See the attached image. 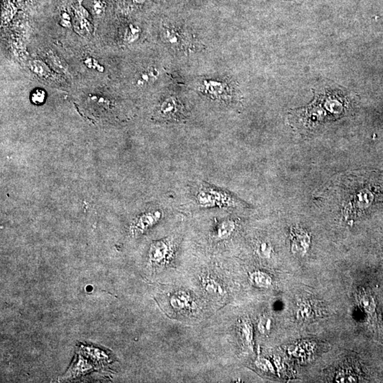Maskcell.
<instances>
[{
	"instance_id": "18",
	"label": "cell",
	"mask_w": 383,
	"mask_h": 383,
	"mask_svg": "<svg viewBox=\"0 0 383 383\" xmlns=\"http://www.w3.org/2000/svg\"><path fill=\"white\" fill-rule=\"evenodd\" d=\"M259 253L262 255V256L268 257L271 253V250H270L269 246L266 243H262L260 244L258 247Z\"/></svg>"
},
{
	"instance_id": "1",
	"label": "cell",
	"mask_w": 383,
	"mask_h": 383,
	"mask_svg": "<svg viewBox=\"0 0 383 383\" xmlns=\"http://www.w3.org/2000/svg\"><path fill=\"white\" fill-rule=\"evenodd\" d=\"M195 200L202 208H230L242 206V202L232 195L209 184H202L199 187Z\"/></svg>"
},
{
	"instance_id": "8",
	"label": "cell",
	"mask_w": 383,
	"mask_h": 383,
	"mask_svg": "<svg viewBox=\"0 0 383 383\" xmlns=\"http://www.w3.org/2000/svg\"><path fill=\"white\" fill-rule=\"evenodd\" d=\"M202 286L204 291L207 292L211 296L214 297H224L226 294L222 284L216 280V279L207 276L202 280Z\"/></svg>"
},
{
	"instance_id": "16",
	"label": "cell",
	"mask_w": 383,
	"mask_h": 383,
	"mask_svg": "<svg viewBox=\"0 0 383 383\" xmlns=\"http://www.w3.org/2000/svg\"><path fill=\"white\" fill-rule=\"evenodd\" d=\"M272 321L271 317L264 316L260 319L258 324L259 331L262 333H266L270 331L271 328Z\"/></svg>"
},
{
	"instance_id": "14",
	"label": "cell",
	"mask_w": 383,
	"mask_h": 383,
	"mask_svg": "<svg viewBox=\"0 0 383 383\" xmlns=\"http://www.w3.org/2000/svg\"><path fill=\"white\" fill-rule=\"evenodd\" d=\"M139 29L136 28V27L133 25L129 26V28L127 29V32L125 33V41L128 43H133L139 36Z\"/></svg>"
},
{
	"instance_id": "9",
	"label": "cell",
	"mask_w": 383,
	"mask_h": 383,
	"mask_svg": "<svg viewBox=\"0 0 383 383\" xmlns=\"http://www.w3.org/2000/svg\"><path fill=\"white\" fill-rule=\"evenodd\" d=\"M236 222L232 220H225L221 222L215 231L217 240H225L229 238L236 229Z\"/></svg>"
},
{
	"instance_id": "20",
	"label": "cell",
	"mask_w": 383,
	"mask_h": 383,
	"mask_svg": "<svg viewBox=\"0 0 383 383\" xmlns=\"http://www.w3.org/2000/svg\"><path fill=\"white\" fill-rule=\"evenodd\" d=\"M180 1L191 2V1H195V0H180Z\"/></svg>"
},
{
	"instance_id": "12",
	"label": "cell",
	"mask_w": 383,
	"mask_h": 383,
	"mask_svg": "<svg viewBox=\"0 0 383 383\" xmlns=\"http://www.w3.org/2000/svg\"><path fill=\"white\" fill-rule=\"evenodd\" d=\"M241 334H242L243 342L248 346H251L253 340L252 327L251 323L247 319H244L240 324Z\"/></svg>"
},
{
	"instance_id": "5",
	"label": "cell",
	"mask_w": 383,
	"mask_h": 383,
	"mask_svg": "<svg viewBox=\"0 0 383 383\" xmlns=\"http://www.w3.org/2000/svg\"><path fill=\"white\" fill-rule=\"evenodd\" d=\"M161 211L157 210L152 212L147 213L138 217L133 223L131 229L134 235H139L153 227L163 217Z\"/></svg>"
},
{
	"instance_id": "7",
	"label": "cell",
	"mask_w": 383,
	"mask_h": 383,
	"mask_svg": "<svg viewBox=\"0 0 383 383\" xmlns=\"http://www.w3.org/2000/svg\"><path fill=\"white\" fill-rule=\"evenodd\" d=\"M160 70L156 66L151 65L140 70L135 76L134 84L139 88H143L156 83L160 78Z\"/></svg>"
},
{
	"instance_id": "13",
	"label": "cell",
	"mask_w": 383,
	"mask_h": 383,
	"mask_svg": "<svg viewBox=\"0 0 383 383\" xmlns=\"http://www.w3.org/2000/svg\"><path fill=\"white\" fill-rule=\"evenodd\" d=\"M251 281L259 287H268L271 284V279L262 272H255L251 275Z\"/></svg>"
},
{
	"instance_id": "6",
	"label": "cell",
	"mask_w": 383,
	"mask_h": 383,
	"mask_svg": "<svg viewBox=\"0 0 383 383\" xmlns=\"http://www.w3.org/2000/svg\"><path fill=\"white\" fill-rule=\"evenodd\" d=\"M181 112L182 106L175 97L165 98L158 107V114L163 118H178Z\"/></svg>"
},
{
	"instance_id": "15",
	"label": "cell",
	"mask_w": 383,
	"mask_h": 383,
	"mask_svg": "<svg viewBox=\"0 0 383 383\" xmlns=\"http://www.w3.org/2000/svg\"><path fill=\"white\" fill-rule=\"evenodd\" d=\"M31 100L35 105H41L45 102V92L43 89H36L35 90L33 91Z\"/></svg>"
},
{
	"instance_id": "3",
	"label": "cell",
	"mask_w": 383,
	"mask_h": 383,
	"mask_svg": "<svg viewBox=\"0 0 383 383\" xmlns=\"http://www.w3.org/2000/svg\"><path fill=\"white\" fill-rule=\"evenodd\" d=\"M162 39L169 47L176 50H186L193 47L192 39L185 31L171 25H163L161 29Z\"/></svg>"
},
{
	"instance_id": "17",
	"label": "cell",
	"mask_w": 383,
	"mask_h": 383,
	"mask_svg": "<svg viewBox=\"0 0 383 383\" xmlns=\"http://www.w3.org/2000/svg\"><path fill=\"white\" fill-rule=\"evenodd\" d=\"M105 0H92L93 12L96 15H102L105 10Z\"/></svg>"
},
{
	"instance_id": "2",
	"label": "cell",
	"mask_w": 383,
	"mask_h": 383,
	"mask_svg": "<svg viewBox=\"0 0 383 383\" xmlns=\"http://www.w3.org/2000/svg\"><path fill=\"white\" fill-rule=\"evenodd\" d=\"M231 88L232 87L228 82L215 78L203 80L199 86V89L204 95L213 100L223 102L228 101L232 98Z\"/></svg>"
},
{
	"instance_id": "10",
	"label": "cell",
	"mask_w": 383,
	"mask_h": 383,
	"mask_svg": "<svg viewBox=\"0 0 383 383\" xmlns=\"http://www.w3.org/2000/svg\"><path fill=\"white\" fill-rule=\"evenodd\" d=\"M190 297L185 293H178L171 297L170 302L173 309L183 310L190 306Z\"/></svg>"
},
{
	"instance_id": "19",
	"label": "cell",
	"mask_w": 383,
	"mask_h": 383,
	"mask_svg": "<svg viewBox=\"0 0 383 383\" xmlns=\"http://www.w3.org/2000/svg\"><path fill=\"white\" fill-rule=\"evenodd\" d=\"M135 2H136V3H142V2L145 1V0H134Z\"/></svg>"
},
{
	"instance_id": "11",
	"label": "cell",
	"mask_w": 383,
	"mask_h": 383,
	"mask_svg": "<svg viewBox=\"0 0 383 383\" xmlns=\"http://www.w3.org/2000/svg\"><path fill=\"white\" fill-rule=\"evenodd\" d=\"M29 67L34 74L41 78H49L51 76L49 67L44 63L38 60L31 61L29 64Z\"/></svg>"
},
{
	"instance_id": "4",
	"label": "cell",
	"mask_w": 383,
	"mask_h": 383,
	"mask_svg": "<svg viewBox=\"0 0 383 383\" xmlns=\"http://www.w3.org/2000/svg\"><path fill=\"white\" fill-rule=\"evenodd\" d=\"M173 253V245L169 240L156 241L152 243L149 250V260L151 264L160 265L169 260Z\"/></svg>"
}]
</instances>
